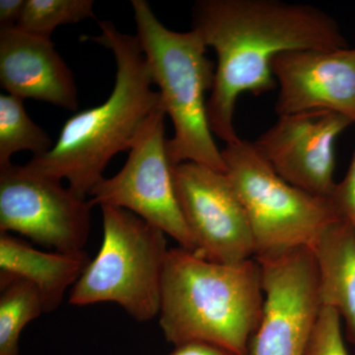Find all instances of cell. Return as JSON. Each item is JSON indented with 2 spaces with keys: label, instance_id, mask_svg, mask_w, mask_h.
Here are the masks:
<instances>
[{
  "label": "cell",
  "instance_id": "cell-22",
  "mask_svg": "<svg viewBox=\"0 0 355 355\" xmlns=\"http://www.w3.org/2000/svg\"><path fill=\"white\" fill-rule=\"evenodd\" d=\"M169 355H240L223 347L205 343H189L175 347Z\"/></svg>",
  "mask_w": 355,
  "mask_h": 355
},
{
  "label": "cell",
  "instance_id": "cell-3",
  "mask_svg": "<svg viewBox=\"0 0 355 355\" xmlns=\"http://www.w3.org/2000/svg\"><path fill=\"white\" fill-rule=\"evenodd\" d=\"M263 303L256 259L224 265L182 247L169 249L158 316L165 340L175 347L205 343L247 355Z\"/></svg>",
  "mask_w": 355,
  "mask_h": 355
},
{
  "label": "cell",
  "instance_id": "cell-2",
  "mask_svg": "<svg viewBox=\"0 0 355 355\" xmlns=\"http://www.w3.org/2000/svg\"><path fill=\"white\" fill-rule=\"evenodd\" d=\"M98 25L101 35L83 40L113 53L116 73L111 95L100 106L69 118L53 148L25 165L58 181L67 180L70 190L85 198L104 178L111 159L130 150L140 128L162 105L137 36L119 31L111 21H98Z\"/></svg>",
  "mask_w": 355,
  "mask_h": 355
},
{
  "label": "cell",
  "instance_id": "cell-13",
  "mask_svg": "<svg viewBox=\"0 0 355 355\" xmlns=\"http://www.w3.org/2000/svg\"><path fill=\"white\" fill-rule=\"evenodd\" d=\"M0 85L22 100L48 102L69 111L78 109L73 73L51 39L16 28L0 30Z\"/></svg>",
  "mask_w": 355,
  "mask_h": 355
},
{
  "label": "cell",
  "instance_id": "cell-20",
  "mask_svg": "<svg viewBox=\"0 0 355 355\" xmlns=\"http://www.w3.org/2000/svg\"><path fill=\"white\" fill-rule=\"evenodd\" d=\"M338 218L355 228V150L345 178L336 183L330 197Z\"/></svg>",
  "mask_w": 355,
  "mask_h": 355
},
{
  "label": "cell",
  "instance_id": "cell-8",
  "mask_svg": "<svg viewBox=\"0 0 355 355\" xmlns=\"http://www.w3.org/2000/svg\"><path fill=\"white\" fill-rule=\"evenodd\" d=\"M90 200L26 166L0 167V233L15 232L62 253L84 251Z\"/></svg>",
  "mask_w": 355,
  "mask_h": 355
},
{
  "label": "cell",
  "instance_id": "cell-14",
  "mask_svg": "<svg viewBox=\"0 0 355 355\" xmlns=\"http://www.w3.org/2000/svg\"><path fill=\"white\" fill-rule=\"evenodd\" d=\"M90 261L85 251L42 252L9 233H0V273L32 282L41 294L44 313L60 307Z\"/></svg>",
  "mask_w": 355,
  "mask_h": 355
},
{
  "label": "cell",
  "instance_id": "cell-17",
  "mask_svg": "<svg viewBox=\"0 0 355 355\" xmlns=\"http://www.w3.org/2000/svg\"><path fill=\"white\" fill-rule=\"evenodd\" d=\"M23 101L13 95H0V167L11 164L18 151L29 150L40 157L53 148L48 133L26 113Z\"/></svg>",
  "mask_w": 355,
  "mask_h": 355
},
{
  "label": "cell",
  "instance_id": "cell-5",
  "mask_svg": "<svg viewBox=\"0 0 355 355\" xmlns=\"http://www.w3.org/2000/svg\"><path fill=\"white\" fill-rule=\"evenodd\" d=\"M101 209V248L72 287L69 304L114 302L135 321H150L160 312L166 234L127 209Z\"/></svg>",
  "mask_w": 355,
  "mask_h": 355
},
{
  "label": "cell",
  "instance_id": "cell-1",
  "mask_svg": "<svg viewBox=\"0 0 355 355\" xmlns=\"http://www.w3.org/2000/svg\"><path fill=\"white\" fill-rule=\"evenodd\" d=\"M193 29L216 51L217 67L207 100L209 127L226 144L236 132V103L277 87L272 60L293 50L349 48L335 18L307 4L280 0H200L193 4Z\"/></svg>",
  "mask_w": 355,
  "mask_h": 355
},
{
  "label": "cell",
  "instance_id": "cell-11",
  "mask_svg": "<svg viewBox=\"0 0 355 355\" xmlns=\"http://www.w3.org/2000/svg\"><path fill=\"white\" fill-rule=\"evenodd\" d=\"M347 116L313 111L279 116L253 141L258 153L287 183L318 197L335 190L336 139L349 125Z\"/></svg>",
  "mask_w": 355,
  "mask_h": 355
},
{
  "label": "cell",
  "instance_id": "cell-10",
  "mask_svg": "<svg viewBox=\"0 0 355 355\" xmlns=\"http://www.w3.org/2000/svg\"><path fill=\"white\" fill-rule=\"evenodd\" d=\"M175 190L196 245V254L224 265L254 258L246 210L226 173L195 162L173 167Z\"/></svg>",
  "mask_w": 355,
  "mask_h": 355
},
{
  "label": "cell",
  "instance_id": "cell-12",
  "mask_svg": "<svg viewBox=\"0 0 355 355\" xmlns=\"http://www.w3.org/2000/svg\"><path fill=\"white\" fill-rule=\"evenodd\" d=\"M272 70L279 88V116L330 111L355 125V48L284 51Z\"/></svg>",
  "mask_w": 355,
  "mask_h": 355
},
{
  "label": "cell",
  "instance_id": "cell-21",
  "mask_svg": "<svg viewBox=\"0 0 355 355\" xmlns=\"http://www.w3.org/2000/svg\"><path fill=\"white\" fill-rule=\"evenodd\" d=\"M26 0H1L0 1V30L15 29L19 23Z\"/></svg>",
  "mask_w": 355,
  "mask_h": 355
},
{
  "label": "cell",
  "instance_id": "cell-4",
  "mask_svg": "<svg viewBox=\"0 0 355 355\" xmlns=\"http://www.w3.org/2000/svg\"><path fill=\"white\" fill-rule=\"evenodd\" d=\"M137 38L146 55L161 104L175 135L166 141L173 167L195 162L225 173L226 165L214 139L205 94L214 88V62L198 31L175 32L156 17L146 0H132Z\"/></svg>",
  "mask_w": 355,
  "mask_h": 355
},
{
  "label": "cell",
  "instance_id": "cell-7",
  "mask_svg": "<svg viewBox=\"0 0 355 355\" xmlns=\"http://www.w3.org/2000/svg\"><path fill=\"white\" fill-rule=\"evenodd\" d=\"M165 110L158 107L133 141L118 174L103 178L91 191V205L119 207L141 217L171 236L180 247L197 252L175 190L173 166L166 149Z\"/></svg>",
  "mask_w": 355,
  "mask_h": 355
},
{
  "label": "cell",
  "instance_id": "cell-18",
  "mask_svg": "<svg viewBox=\"0 0 355 355\" xmlns=\"http://www.w3.org/2000/svg\"><path fill=\"white\" fill-rule=\"evenodd\" d=\"M88 18H95L93 0H26L16 29L51 39L58 26L76 24Z\"/></svg>",
  "mask_w": 355,
  "mask_h": 355
},
{
  "label": "cell",
  "instance_id": "cell-19",
  "mask_svg": "<svg viewBox=\"0 0 355 355\" xmlns=\"http://www.w3.org/2000/svg\"><path fill=\"white\" fill-rule=\"evenodd\" d=\"M340 320L336 310L322 307L304 355H349Z\"/></svg>",
  "mask_w": 355,
  "mask_h": 355
},
{
  "label": "cell",
  "instance_id": "cell-15",
  "mask_svg": "<svg viewBox=\"0 0 355 355\" xmlns=\"http://www.w3.org/2000/svg\"><path fill=\"white\" fill-rule=\"evenodd\" d=\"M322 307L345 321V338L355 345V228L338 219L324 229L312 248Z\"/></svg>",
  "mask_w": 355,
  "mask_h": 355
},
{
  "label": "cell",
  "instance_id": "cell-6",
  "mask_svg": "<svg viewBox=\"0 0 355 355\" xmlns=\"http://www.w3.org/2000/svg\"><path fill=\"white\" fill-rule=\"evenodd\" d=\"M226 175L246 210L254 258L312 248L327 226L338 220L330 198L292 186L261 157L253 142L240 139L221 150Z\"/></svg>",
  "mask_w": 355,
  "mask_h": 355
},
{
  "label": "cell",
  "instance_id": "cell-9",
  "mask_svg": "<svg viewBox=\"0 0 355 355\" xmlns=\"http://www.w3.org/2000/svg\"><path fill=\"white\" fill-rule=\"evenodd\" d=\"M254 259L261 268L265 303L247 355H304L322 309L312 249Z\"/></svg>",
  "mask_w": 355,
  "mask_h": 355
},
{
  "label": "cell",
  "instance_id": "cell-16",
  "mask_svg": "<svg viewBox=\"0 0 355 355\" xmlns=\"http://www.w3.org/2000/svg\"><path fill=\"white\" fill-rule=\"evenodd\" d=\"M43 313L41 294L32 282L0 273V355H19L21 334Z\"/></svg>",
  "mask_w": 355,
  "mask_h": 355
}]
</instances>
